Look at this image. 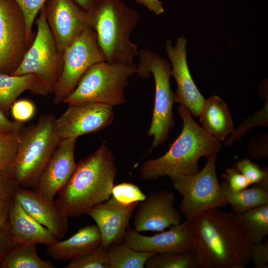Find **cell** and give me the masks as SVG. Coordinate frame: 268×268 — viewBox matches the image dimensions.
Segmentation results:
<instances>
[{"label": "cell", "mask_w": 268, "mask_h": 268, "mask_svg": "<svg viewBox=\"0 0 268 268\" xmlns=\"http://www.w3.org/2000/svg\"><path fill=\"white\" fill-rule=\"evenodd\" d=\"M188 221L199 268L247 267L252 244L235 213L214 208Z\"/></svg>", "instance_id": "obj_1"}, {"label": "cell", "mask_w": 268, "mask_h": 268, "mask_svg": "<svg viewBox=\"0 0 268 268\" xmlns=\"http://www.w3.org/2000/svg\"><path fill=\"white\" fill-rule=\"evenodd\" d=\"M116 173L114 156L104 143L76 163L55 201L68 217L85 214L89 208L111 197Z\"/></svg>", "instance_id": "obj_2"}, {"label": "cell", "mask_w": 268, "mask_h": 268, "mask_svg": "<svg viewBox=\"0 0 268 268\" xmlns=\"http://www.w3.org/2000/svg\"><path fill=\"white\" fill-rule=\"evenodd\" d=\"M178 113L183 122L181 133L165 154L143 163L139 168L143 179L195 174L200 170L199 161L201 157L207 158L220 151L221 141L199 126L185 106L180 105Z\"/></svg>", "instance_id": "obj_3"}, {"label": "cell", "mask_w": 268, "mask_h": 268, "mask_svg": "<svg viewBox=\"0 0 268 268\" xmlns=\"http://www.w3.org/2000/svg\"><path fill=\"white\" fill-rule=\"evenodd\" d=\"M93 25L98 45L106 61L132 64L138 46L130 40L140 16L122 0H103L92 11Z\"/></svg>", "instance_id": "obj_4"}, {"label": "cell", "mask_w": 268, "mask_h": 268, "mask_svg": "<svg viewBox=\"0 0 268 268\" xmlns=\"http://www.w3.org/2000/svg\"><path fill=\"white\" fill-rule=\"evenodd\" d=\"M56 118L44 114L23 130L16 157L9 172L20 187L35 189L39 177L61 139Z\"/></svg>", "instance_id": "obj_5"}, {"label": "cell", "mask_w": 268, "mask_h": 268, "mask_svg": "<svg viewBox=\"0 0 268 268\" xmlns=\"http://www.w3.org/2000/svg\"><path fill=\"white\" fill-rule=\"evenodd\" d=\"M132 64L96 63L84 73L77 86L64 103H98L113 107L126 103L125 90L129 78L136 73Z\"/></svg>", "instance_id": "obj_6"}, {"label": "cell", "mask_w": 268, "mask_h": 268, "mask_svg": "<svg viewBox=\"0 0 268 268\" xmlns=\"http://www.w3.org/2000/svg\"><path fill=\"white\" fill-rule=\"evenodd\" d=\"M139 63L136 74L142 79L153 75L155 83L154 108L147 134L153 139L149 151L163 144L174 127L173 105L174 92L170 85L171 65L165 58L147 49L138 52Z\"/></svg>", "instance_id": "obj_7"}, {"label": "cell", "mask_w": 268, "mask_h": 268, "mask_svg": "<svg viewBox=\"0 0 268 268\" xmlns=\"http://www.w3.org/2000/svg\"><path fill=\"white\" fill-rule=\"evenodd\" d=\"M37 33L18 67L11 75L34 74L38 80L37 95L53 93L60 76L62 58L47 23L44 6L36 20Z\"/></svg>", "instance_id": "obj_8"}, {"label": "cell", "mask_w": 268, "mask_h": 268, "mask_svg": "<svg viewBox=\"0 0 268 268\" xmlns=\"http://www.w3.org/2000/svg\"><path fill=\"white\" fill-rule=\"evenodd\" d=\"M216 156L213 154L207 157L203 169L195 174L170 178L182 197L179 207L187 220L207 210L228 205L217 176Z\"/></svg>", "instance_id": "obj_9"}, {"label": "cell", "mask_w": 268, "mask_h": 268, "mask_svg": "<svg viewBox=\"0 0 268 268\" xmlns=\"http://www.w3.org/2000/svg\"><path fill=\"white\" fill-rule=\"evenodd\" d=\"M106 61L95 30L85 29L69 46L62 57L61 73L53 94V103H64L81 77L93 65Z\"/></svg>", "instance_id": "obj_10"}, {"label": "cell", "mask_w": 268, "mask_h": 268, "mask_svg": "<svg viewBox=\"0 0 268 268\" xmlns=\"http://www.w3.org/2000/svg\"><path fill=\"white\" fill-rule=\"evenodd\" d=\"M32 43L18 5L13 0H0V74H12Z\"/></svg>", "instance_id": "obj_11"}, {"label": "cell", "mask_w": 268, "mask_h": 268, "mask_svg": "<svg viewBox=\"0 0 268 268\" xmlns=\"http://www.w3.org/2000/svg\"><path fill=\"white\" fill-rule=\"evenodd\" d=\"M46 19L60 57L86 28H92L91 12L74 0H48L44 6Z\"/></svg>", "instance_id": "obj_12"}, {"label": "cell", "mask_w": 268, "mask_h": 268, "mask_svg": "<svg viewBox=\"0 0 268 268\" xmlns=\"http://www.w3.org/2000/svg\"><path fill=\"white\" fill-rule=\"evenodd\" d=\"M115 117L113 107L98 103L69 104L56 119L61 140L77 139L81 135L102 131L110 126Z\"/></svg>", "instance_id": "obj_13"}, {"label": "cell", "mask_w": 268, "mask_h": 268, "mask_svg": "<svg viewBox=\"0 0 268 268\" xmlns=\"http://www.w3.org/2000/svg\"><path fill=\"white\" fill-rule=\"evenodd\" d=\"M187 40L183 35L177 39L173 46L171 40L165 43V51L171 61V75L176 81L177 88L174 92V101L185 106L192 116H198L205 99L195 84L188 67L186 56Z\"/></svg>", "instance_id": "obj_14"}, {"label": "cell", "mask_w": 268, "mask_h": 268, "mask_svg": "<svg viewBox=\"0 0 268 268\" xmlns=\"http://www.w3.org/2000/svg\"><path fill=\"white\" fill-rule=\"evenodd\" d=\"M124 243L134 250L155 254L183 253L194 250V240L188 220L172 225L169 230L147 236L129 227Z\"/></svg>", "instance_id": "obj_15"}, {"label": "cell", "mask_w": 268, "mask_h": 268, "mask_svg": "<svg viewBox=\"0 0 268 268\" xmlns=\"http://www.w3.org/2000/svg\"><path fill=\"white\" fill-rule=\"evenodd\" d=\"M175 195L166 190L150 193L141 201L134 217V229L138 232L162 231L182 222L174 207Z\"/></svg>", "instance_id": "obj_16"}, {"label": "cell", "mask_w": 268, "mask_h": 268, "mask_svg": "<svg viewBox=\"0 0 268 268\" xmlns=\"http://www.w3.org/2000/svg\"><path fill=\"white\" fill-rule=\"evenodd\" d=\"M138 204V202L122 203L111 197L85 212L96 224L102 247L108 248L113 244L123 241L131 217Z\"/></svg>", "instance_id": "obj_17"}, {"label": "cell", "mask_w": 268, "mask_h": 268, "mask_svg": "<svg viewBox=\"0 0 268 268\" xmlns=\"http://www.w3.org/2000/svg\"><path fill=\"white\" fill-rule=\"evenodd\" d=\"M76 139L60 140L42 173L35 190L50 200L67 184L76 166L75 148Z\"/></svg>", "instance_id": "obj_18"}, {"label": "cell", "mask_w": 268, "mask_h": 268, "mask_svg": "<svg viewBox=\"0 0 268 268\" xmlns=\"http://www.w3.org/2000/svg\"><path fill=\"white\" fill-rule=\"evenodd\" d=\"M13 199L30 216L48 229L58 239L64 237L68 230L67 215L55 200L45 197L35 189L19 187Z\"/></svg>", "instance_id": "obj_19"}, {"label": "cell", "mask_w": 268, "mask_h": 268, "mask_svg": "<svg viewBox=\"0 0 268 268\" xmlns=\"http://www.w3.org/2000/svg\"><path fill=\"white\" fill-rule=\"evenodd\" d=\"M7 228L12 242L16 245L53 244L58 239L23 209L12 198L8 216Z\"/></svg>", "instance_id": "obj_20"}, {"label": "cell", "mask_w": 268, "mask_h": 268, "mask_svg": "<svg viewBox=\"0 0 268 268\" xmlns=\"http://www.w3.org/2000/svg\"><path fill=\"white\" fill-rule=\"evenodd\" d=\"M101 244V237L96 225L79 229L68 239L46 245L47 254L56 260H72L96 249Z\"/></svg>", "instance_id": "obj_21"}, {"label": "cell", "mask_w": 268, "mask_h": 268, "mask_svg": "<svg viewBox=\"0 0 268 268\" xmlns=\"http://www.w3.org/2000/svg\"><path fill=\"white\" fill-rule=\"evenodd\" d=\"M198 117L202 129L220 141L224 140L234 131V124L228 107L216 95L205 100Z\"/></svg>", "instance_id": "obj_22"}, {"label": "cell", "mask_w": 268, "mask_h": 268, "mask_svg": "<svg viewBox=\"0 0 268 268\" xmlns=\"http://www.w3.org/2000/svg\"><path fill=\"white\" fill-rule=\"evenodd\" d=\"M220 184L226 203L235 214L268 203V185L255 184L250 188L233 191L225 181Z\"/></svg>", "instance_id": "obj_23"}, {"label": "cell", "mask_w": 268, "mask_h": 268, "mask_svg": "<svg viewBox=\"0 0 268 268\" xmlns=\"http://www.w3.org/2000/svg\"><path fill=\"white\" fill-rule=\"evenodd\" d=\"M38 80L34 74H0V108L7 117L17 98L25 91L36 94Z\"/></svg>", "instance_id": "obj_24"}, {"label": "cell", "mask_w": 268, "mask_h": 268, "mask_svg": "<svg viewBox=\"0 0 268 268\" xmlns=\"http://www.w3.org/2000/svg\"><path fill=\"white\" fill-rule=\"evenodd\" d=\"M0 268H54L49 260L41 259L37 244L18 245L13 247L0 263Z\"/></svg>", "instance_id": "obj_25"}, {"label": "cell", "mask_w": 268, "mask_h": 268, "mask_svg": "<svg viewBox=\"0 0 268 268\" xmlns=\"http://www.w3.org/2000/svg\"><path fill=\"white\" fill-rule=\"evenodd\" d=\"M236 215L252 244L262 242L268 235V203Z\"/></svg>", "instance_id": "obj_26"}, {"label": "cell", "mask_w": 268, "mask_h": 268, "mask_svg": "<svg viewBox=\"0 0 268 268\" xmlns=\"http://www.w3.org/2000/svg\"><path fill=\"white\" fill-rule=\"evenodd\" d=\"M107 252L110 268H143L147 260L155 254L134 250L124 243L111 245Z\"/></svg>", "instance_id": "obj_27"}, {"label": "cell", "mask_w": 268, "mask_h": 268, "mask_svg": "<svg viewBox=\"0 0 268 268\" xmlns=\"http://www.w3.org/2000/svg\"><path fill=\"white\" fill-rule=\"evenodd\" d=\"M200 261L193 251L183 253L155 254L146 262L147 268H197Z\"/></svg>", "instance_id": "obj_28"}, {"label": "cell", "mask_w": 268, "mask_h": 268, "mask_svg": "<svg viewBox=\"0 0 268 268\" xmlns=\"http://www.w3.org/2000/svg\"><path fill=\"white\" fill-rule=\"evenodd\" d=\"M22 131L0 133V170L9 171L11 168L16 157Z\"/></svg>", "instance_id": "obj_29"}, {"label": "cell", "mask_w": 268, "mask_h": 268, "mask_svg": "<svg viewBox=\"0 0 268 268\" xmlns=\"http://www.w3.org/2000/svg\"><path fill=\"white\" fill-rule=\"evenodd\" d=\"M65 268H110L107 248L101 245L78 258L70 260Z\"/></svg>", "instance_id": "obj_30"}, {"label": "cell", "mask_w": 268, "mask_h": 268, "mask_svg": "<svg viewBox=\"0 0 268 268\" xmlns=\"http://www.w3.org/2000/svg\"><path fill=\"white\" fill-rule=\"evenodd\" d=\"M234 167L253 184L268 185V167L262 169L259 165L248 158H243L234 164Z\"/></svg>", "instance_id": "obj_31"}, {"label": "cell", "mask_w": 268, "mask_h": 268, "mask_svg": "<svg viewBox=\"0 0 268 268\" xmlns=\"http://www.w3.org/2000/svg\"><path fill=\"white\" fill-rule=\"evenodd\" d=\"M111 196L118 201L127 204L141 202L146 197L137 186L127 182L114 185Z\"/></svg>", "instance_id": "obj_32"}, {"label": "cell", "mask_w": 268, "mask_h": 268, "mask_svg": "<svg viewBox=\"0 0 268 268\" xmlns=\"http://www.w3.org/2000/svg\"><path fill=\"white\" fill-rule=\"evenodd\" d=\"M20 8L24 15L28 37L32 42L34 39L32 31L34 20L48 0H13Z\"/></svg>", "instance_id": "obj_33"}, {"label": "cell", "mask_w": 268, "mask_h": 268, "mask_svg": "<svg viewBox=\"0 0 268 268\" xmlns=\"http://www.w3.org/2000/svg\"><path fill=\"white\" fill-rule=\"evenodd\" d=\"M10 111L14 121L23 123L33 116L35 112V106L30 100L20 99L14 102Z\"/></svg>", "instance_id": "obj_34"}, {"label": "cell", "mask_w": 268, "mask_h": 268, "mask_svg": "<svg viewBox=\"0 0 268 268\" xmlns=\"http://www.w3.org/2000/svg\"><path fill=\"white\" fill-rule=\"evenodd\" d=\"M221 177L233 191L246 189L251 185L249 181L234 166L228 168Z\"/></svg>", "instance_id": "obj_35"}, {"label": "cell", "mask_w": 268, "mask_h": 268, "mask_svg": "<svg viewBox=\"0 0 268 268\" xmlns=\"http://www.w3.org/2000/svg\"><path fill=\"white\" fill-rule=\"evenodd\" d=\"M250 260L254 268H268V240L252 244Z\"/></svg>", "instance_id": "obj_36"}, {"label": "cell", "mask_w": 268, "mask_h": 268, "mask_svg": "<svg viewBox=\"0 0 268 268\" xmlns=\"http://www.w3.org/2000/svg\"><path fill=\"white\" fill-rule=\"evenodd\" d=\"M249 151L252 158L254 159H268V134L261 135L252 139L249 143Z\"/></svg>", "instance_id": "obj_37"}, {"label": "cell", "mask_w": 268, "mask_h": 268, "mask_svg": "<svg viewBox=\"0 0 268 268\" xmlns=\"http://www.w3.org/2000/svg\"><path fill=\"white\" fill-rule=\"evenodd\" d=\"M19 187L9 171L0 170V200L12 198Z\"/></svg>", "instance_id": "obj_38"}, {"label": "cell", "mask_w": 268, "mask_h": 268, "mask_svg": "<svg viewBox=\"0 0 268 268\" xmlns=\"http://www.w3.org/2000/svg\"><path fill=\"white\" fill-rule=\"evenodd\" d=\"M24 129L23 123L10 121L0 108V133L21 131Z\"/></svg>", "instance_id": "obj_39"}, {"label": "cell", "mask_w": 268, "mask_h": 268, "mask_svg": "<svg viewBox=\"0 0 268 268\" xmlns=\"http://www.w3.org/2000/svg\"><path fill=\"white\" fill-rule=\"evenodd\" d=\"M16 245L11 240L6 227L0 232V263L7 253Z\"/></svg>", "instance_id": "obj_40"}, {"label": "cell", "mask_w": 268, "mask_h": 268, "mask_svg": "<svg viewBox=\"0 0 268 268\" xmlns=\"http://www.w3.org/2000/svg\"><path fill=\"white\" fill-rule=\"evenodd\" d=\"M12 197L0 200V232L7 226L8 216Z\"/></svg>", "instance_id": "obj_41"}, {"label": "cell", "mask_w": 268, "mask_h": 268, "mask_svg": "<svg viewBox=\"0 0 268 268\" xmlns=\"http://www.w3.org/2000/svg\"><path fill=\"white\" fill-rule=\"evenodd\" d=\"M135 1L146 7L156 15L162 14L164 9L162 2L159 0H134Z\"/></svg>", "instance_id": "obj_42"}, {"label": "cell", "mask_w": 268, "mask_h": 268, "mask_svg": "<svg viewBox=\"0 0 268 268\" xmlns=\"http://www.w3.org/2000/svg\"><path fill=\"white\" fill-rule=\"evenodd\" d=\"M77 4L86 11H92L103 0H74Z\"/></svg>", "instance_id": "obj_43"}]
</instances>
